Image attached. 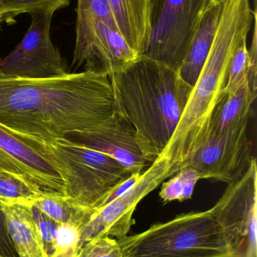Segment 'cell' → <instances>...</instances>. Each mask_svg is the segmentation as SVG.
Wrapping results in <instances>:
<instances>
[{
  "label": "cell",
  "instance_id": "cell-1",
  "mask_svg": "<svg viewBox=\"0 0 257 257\" xmlns=\"http://www.w3.org/2000/svg\"><path fill=\"white\" fill-rule=\"evenodd\" d=\"M116 111L108 75L91 72L43 79L0 75V125L52 142L102 123Z\"/></svg>",
  "mask_w": 257,
  "mask_h": 257
},
{
  "label": "cell",
  "instance_id": "cell-2",
  "mask_svg": "<svg viewBox=\"0 0 257 257\" xmlns=\"http://www.w3.org/2000/svg\"><path fill=\"white\" fill-rule=\"evenodd\" d=\"M109 78L116 111L132 125L143 157L152 164L172 139L193 87L178 71L144 56Z\"/></svg>",
  "mask_w": 257,
  "mask_h": 257
},
{
  "label": "cell",
  "instance_id": "cell-3",
  "mask_svg": "<svg viewBox=\"0 0 257 257\" xmlns=\"http://www.w3.org/2000/svg\"><path fill=\"white\" fill-rule=\"evenodd\" d=\"M254 20L249 0H223L221 15L208 58L193 87L182 117L160 157L178 169L202 145L213 114L226 94L229 65Z\"/></svg>",
  "mask_w": 257,
  "mask_h": 257
},
{
  "label": "cell",
  "instance_id": "cell-4",
  "mask_svg": "<svg viewBox=\"0 0 257 257\" xmlns=\"http://www.w3.org/2000/svg\"><path fill=\"white\" fill-rule=\"evenodd\" d=\"M256 239L251 227L216 203L117 240L122 257H244Z\"/></svg>",
  "mask_w": 257,
  "mask_h": 257
},
{
  "label": "cell",
  "instance_id": "cell-5",
  "mask_svg": "<svg viewBox=\"0 0 257 257\" xmlns=\"http://www.w3.org/2000/svg\"><path fill=\"white\" fill-rule=\"evenodd\" d=\"M14 133L54 165L65 196L85 208L97 209L110 190L131 175L110 156L66 139L47 142Z\"/></svg>",
  "mask_w": 257,
  "mask_h": 257
},
{
  "label": "cell",
  "instance_id": "cell-6",
  "mask_svg": "<svg viewBox=\"0 0 257 257\" xmlns=\"http://www.w3.org/2000/svg\"><path fill=\"white\" fill-rule=\"evenodd\" d=\"M211 0H157L152 30L142 56L179 71L201 16Z\"/></svg>",
  "mask_w": 257,
  "mask_h": 257
},
{
  "label": "cell",
  "instance_id": "cell-7",
  "mask_svg": "<svg viewBox=\"0 0 257 257\" xmlns=\"http://www.w3.org/2000/svg\"><path fill=\"white\" fill-rule=\"evenodd\" d=\"M178 170L167 159L158 157L123 194L103 208L94 210L90 220L80 229L79 249L96 237L120 239L128 235L135 223L133 215L140 201Z\"/></svg>",
  "mask_w": 257,
  "mask_h": 257
},
{
  "label": "cell",
  "instance_id": "cell-8",
  "mask_svg": "<svg viewBox=\"0 0 257 257\" xmlns=\"http://www.w3.org/2000/svg\"><path fill=\"white\" fill-rule=\"evenodd\" d=\"M71 68L84 66L85 72L110 75L140 57L119 29L104 20L78 15Z\"/></svg>",
  "mask_w": 257,
  "mask_h": 257
},
{
  "label": "cell",
  "instance_id": "cell-9",
  "mask_svg": "<svg viewBox=\"0 0 257 257\" xmlns=\"http://www.w3.org/2000/svg\"><path fill=\"white\" fill-rule=\"evenodd\" d=\"M54 12L30 14L31 24L22 41L2 61L0 75L10 78L43 79L68 73L64 59L50 35Z\"/></svg>",
  "mask_w": 257,
  "mask_h": 257
},
{
  "label": "cell",
  "instance_id": "cell-10",
  "mask_svg": "<svg viewBox=\"0 0 257 257\" xmlns=\"http://www.w3.org/2000/svg\"><path fill=\"white\" fill-rule=\"evenodd\" d=\"M247 128L208 136L184 166L197 171L201 179L232 182L244 173L251 160Z\"/></svg>",
  "mask_w": 257,
  "mask_h": 257
},
{
  "label": "cell",
  "instance_id": "cell-11",
  "mask_svg": "<svg viewBox=\"0 0 257 257\" xmlns=\"http://www.w3.org/2000/svg\"><path fill=\"white\" fill-rule=\"evenodd\" d=\"M63 139L110 156L131 174L142 173L149 164L137 143L135 130L116 111L102 123L71 132Z\"/></svg>",
  "mask_w": 257,
  "mask_h": 257
},
{
  "label": "cell",
  "instance_id": "cell-12",
  "mask_svg": "<svg viewBox=\"0 0 257 257\" xmlns=\"http://www.w3.org/2000/svg\"><path fill=\"white\" fill-rule=\"evenodd\" d=\"M0 171L11 172L24 178L43 193L65 195L64 183L54 165L2 125Z\"/></svg>",
  "mask_w": 257,
  "mask_h": 257
},
{
  "label": "cell",
  "instance_id": "cell-13",
  "mask_svg": "<svg viewBox=\"0 0 257 257\" xmlns=\"http://www.w3.org/2000/svg\"><path fill=\"white\" fill-rule=\"evenodd\" d=\"M157 0H108L115 22L130 46L142 56L152 30Z\"/></svg>",
  "mask_w": 257,
  "mask_h": 257
},
{
  "label": "cell",
  "instance_id": "cell-14",
  "mask_svg": "<svg viewBox=\"0 0 257 257\" xmlns=\"http://www.w3.org/2000/svg\"><path fill=\"white\" fill-rule=\"evenodd\" d=\"M32 206V203L0 202L8 233L18 256L48 257Z\"/></svg>",
  "mask_w": 257,
  "mask_h": 257
},
{
  "label": "cell",
  "instance_id": "cell-15",
  "mask_svg": "<svg viewBox=\"0 0 257 257\" xmlns=\"http://www.w3.org/2000/svg\"><path fill=\"white\" fill-rule=\"evenodd\" d=\"M223 0H211L204 11L185 59L180 68L181 78L194 87L208 58L217 33Z\"/></svg>",
  "mask_w": 257,
  "mask_h": 257
},
{
  "label": "cell",
  "instance_id": "cell-16",
  "mask_svg": "<svg viewBox=\"0 0 257 257\" xmlns=\"http://www.w3.org/2000/svg\"><path fill=\"white\" fill-rule=\"evenodd\" d=\"M256 98L248 79L235 93L225 95L213 114L208 136H223L247 127L251 106Z\"/></svg>",
  "mask_w": 257,
  "mask_h": 257
},
{
  "label": "cell",
  "instance_id": "cell-17",
  "mask_svg": "<svg viewBox=\"0 0 257 257\" xmlns=\"http://www.w3.org/2000/svg\"><path fill=\"white\" fill-rule=\"evenodd\" d=\"M33 205L57 223L72 225L81 229L90 220L94 209L78 205L65 195L43 193Z\"/></svg>",
  "mask_w": 257,
  "mask_h": 257
},
{
  "label": "cell",
  "instance_id": "cell-18",
  "mask_svg": "<svg viewBox=\"0 0 257 257\" xmlns=\"http://www.w3.org/2000/svg\"><path fill=\"white\" fill-rule=\"evenodd\" d=\"M199 180L201 177L197 171L191 166H183L168 181H164L161 184L160 198L164 203L172 201L184 202L191 199Z\"/></svg>",
  "mask_w": 257,
  "mask_h": 257
},
{
  "label": "cell",
  "instance_id": "cell-19",
  "mask_svg": "<svg viewBox=\"0 0 257 257\" xmlns=\"http://www.w3.org/2000/svg\"><path fill=\"white\" fill-rule=\"evenodd\" d=\"M43 194L24 178L6 171H0V202L32 203Z\"/></svg>",
  "mask_w": 257,
  "mask_h": 257
},
{
  "label": "cell",
  "instance_id": "cell-20",
  "mask_svg": "<svg viewBox=\"0 0 257 257\" xmlns=\"http://www.w3.org/2000/svg\"><path fill=\"white\" fill-rule=\"evenodd\" d=\"M72 0H0V13L7 24H12L14 19L21 14L51 12L70 5Z\"/></svg>",
  "mask_w": 257,
  "mask_h": 257
},
{
  "label": "cell",
  "instance_id": "cell-21",
  "mask_svg": "<svg viewBox=\"0 0 257 257\" xmlns=\"http://www.w3.org/2000/svg\"><path fill=\"white\" fill-rule=\"evenodd\" d=\"M250 69V54L247 47V39L240 44L231 60L228 72L226 94L235 93L245 80L248 79Z\"/></svg>",
  "mask_w": 257,
  "mask_h": 257
},
{
  "label": "cell",
  "instance_id": "cell-22",
  "mask_svg": "<svg viewBox=\"0 0 257 257\" xmlns=\"http://www.w3.org/2000/svg\"><path fill=\"white\" fill-rule=\"evenodd\" d=\"M77 257H122L118 240L110 236H99L86 242L78 250Z\"/></svg>",
  "mask_w": 257,
  "mask_h": 257
},
{
  "label": "cell",
  "instance_id": "cell-23",
  "mask_svg": "<svg viewBox=\"0 0 257 257\" xmlns=\"http://www.w3.org/2000/svg\"><path fill=\"white\" fill-rule=\"evenodd\" d=\"M32 208H33V217L37 225L38 230L42 238L45 251L48 257H51L56 253V231H57L58 223L33 205Z\"/></svg>",
  "mask_w": 257,
  "mask_h": 257
},
{
  "label": "cell",
  "instance_id": "cell-24",
  "mask_svg": "<svg viewBox=\"0 0 257 257\" xmlns=\"http://www.w3.org/2000/svg\"><path fill=\"white\" fill-rule=\"evenodd\" d=\"M76 14L77 16L82 15L100 18L118 28L108 0H77Z\"/></svg>",
  "mask_w": 257,
  "mask_h": 257
},
{
  "label": "cell",
  "instance_id": "cell-25",
  "mask_svg": "<svg viewBox=\"0 0 257 257\" xmlns=\"http://www.w3.org/2000/svg\"><path fill=\"white\" fill-rule=\"evenodd\" d=\"M80 229L72 225L58 223L56 231V252L69 248L79 249Z\"/></svg>",
  "mask_w": 257,
  "mask_h": 257
},
{
  "label": "cell",
  "instance_id": "cell-26",
  "mask_svg": "<svg viewBox=\"0 0 257 257\" xmlns=\"http://www.w3.org/2000/svg\"><path fill=\"white\" fill-rule=\"evenodd\" d=\"M256 7H254V20H253V40L250 49L248 50L250 54V69L248 75V81L250 88L253 93L256 94V75H257V33H256Z\"/></svg>",
  "mask_w": 257,
  "mask_h": 257
},
{
  "label": "cell",
  "instance_id": "cell-27",
  "mask_svg": "<svg viewBox=\"0 0 257 257\" xmlns=\"http://www.w3.org/2000/svg\"><path fill=\"white\" fill-rule=\"evenodd\" d=\"M0 257H18L8 233L4 214L0 208Z\"/></svg>",
  "mask_w": 257,
  "mask_h": 257
},
{
  "label": "cell",
  "instance_id": "cell-28",
  "mask_svg": "<svg viewBox=\"0 0 257 257\" xmlns=\"http://www.w3.org/2000/svg\"><path fill=\"white\" fill-rule=\"evenodd\" d=\"M4 23H6V21H5L4 17L3 16L1 13H0V28L2 27V25H3Z\"/></svg>",
  "mask_w": 257,
  "mask_h": 257
},
{
  "label": "cell",
  "instance_id": "cell-29",
  "mask_svg": "<svg viewBox=\"0 0 257 257\" xmlns=\"http://www.w3.org/2000/svg\"><path fill=\"white\" fill-rule=\"evenodd\" d=\"M254 2H255V5H256V0H254Z\"/></svg>",
  "mask_w": 257,
  "mask_h": 257
}]
</instances>
